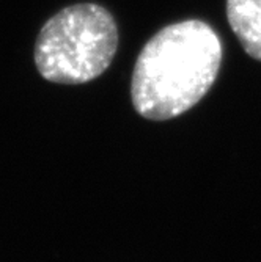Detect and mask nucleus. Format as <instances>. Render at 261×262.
Listing matches in <instances>:
<instances>
[{
  "label": "nucleus",
  "mask_w": 261,
  "mask_h": 262,
  "mask_svg": "<svg viewBox=\"0 0 261 262\" xmlns=\"http://www.w3.org/2000/svg\"><path fill=\"white\" fill-rule=\"evenodd\" d=\"M227 19L244 51L261 61V0H227Z\"/></svg>",
  "instance_id": "3"
},
{
  "label": "nucleus",
  "mask_w": 261,
  "mask_h": 262,
  "mask_svg": "<svg viewBox=\"0 0 261 262\" xmlns=\"http://www.w3.org/2000/svg\"><path fill=\"white\" fill-rule=\"evenodd\" d=\"M222 64V42L209 24L197 19L159 30L142 49L131 82L138 115L172 120L191 110L214 85Z\"/></svg>",
  "instance_id": "1"
},
{
  "label": "nucleus",
  "mask_w": 261,
  "mask_h": 262,
  "mask_svg": "<svg viewBox=\"0 0 261 262\" xmlns=\"http://www.w3.org/2000/svg\"><path fill=\"white\" fill-rule=\"evenodd\" d=\"M116 46V24L104 7L71 5L43 26L35 44V64L46 80L79 85L104 73Z\"/></svg>",
  "instance_id": "2"
}]
</instances>
